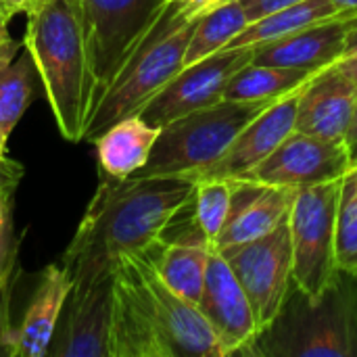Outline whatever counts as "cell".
I'll return each instance as SVG.
<instances>
[{
    "label": "cell",
    "instance_id": "18",
    "mask_svg": "<svg viewBox=\"0 0 357 357\" xmlns=\"http://www.w3.org/2000/svg\"><path fill=\"white\" fill-rule=\"evenodd\" d=\"M71 287V274L63 264H50L42 270L31 293V299L23 312V318L19 326L13 331L8 357L48 356Z\"/></svg>",
    "mask_w": 357,
    "mask_h": 357
},
{
    "label": "cell",
    "instance_id": "8",
    "mask_svg": "<svg viewBox=\"0 0 357 357\" xmlns=\"http://www.w3.org/2000/svg\"><path fill=\"white\" fill-rule=\"evenodd\" d=\"M215 249L245 289L261 333L274 322L295 289L289 220L261 238Z\"/></svg>",
    "mask_w": 357,
    "mask_h": 357
},
{
    "label": "cell",
    "instance_id": "38",
    "mask_svg": "<svg viewBox=\"0 0 357 357\" xmlns=\"http://www.w3.org/2000/svg\"><path fill=\"white\" fill-rule=\"evenodd\" d=\"M10 17H13V13L6 8L4 0H0V25H2V23H8V21H10Z\"/></svg>",
    "mask_w": 357,
    "mask_h": 357
},
{
    "label": "cell",
    "instance_id": "23",
    "mask_svg": "<svg viewBox=\"0 0 357 357\" xmlns=\"http://www.w3.org/2000/svg\"><path fill=\"white\" fill-rule=\"evenodd\" d=\"M339 13L331 0H301L297 4L278 8L257 21H251L232 42L228 48H238V46H259L266 42H274L287 36H293L314 23L333 19Z\"/></svg>",
    "mask_w": 357,
    "mask_h": 357
},
{
    "label": "cell",
    "instance_id": "28",
    "mask_svg": "<svg viewBox=\"0 0 357 357\" xmlns=\"http://www.w3.org/2000/svg\"><path fill=\"white\" fill-rule=\"evenodd\" d=\"M13 195L15 190L0 188V284L13 280L19 253V238L13 224Z\"/></svg>",
    "mask_w": 357,
    "mask_h": 357
},
{
    "label": "cell",
    "instance_id": "27",
    "mask_svg": "<svg viewBox=\"0 0 357 357\" xmlns=\"http://www.w3.org/2000/svg\"><path fill=\"white\" fill-rule=\"evenodd\" d=\"M337 264L339 270L357 274V167L341 182L337 207Z\"/></svg>",
    "mask_w": 357,
    "mask_h": 357
},
{
    "label": "cell",
    "instance_id": "31",
    "mask_svg": "<svg viewBox=\"0 0 357 357\" xmlns=\"http://www.w3.org/2000/svg\"><path fill=\"white\" fill-rule=\"evenodd\" d=\"M182 15L190 17V19H201L203 15H207L209 10L226 4L228 0H172Z\"/></svg>",
    "mask_w": 357,
    "mask_h": 357
},
{
    "label": "cell",
    "instance_id": "5",
    "mask_svg": "<svg viewBox=\"0 0 357 357\" xmlns=\"http://www.w3.org/2000/svg\"><path fill=\"white\" fill-rule=\"evenodd\" d=\"M276 102V100H274ZM274 102L220 100L163 126L149 163L136 176L197 182L230 149L236 136Z\"/></svg>",
    "mask_w": 357,
    "mask_h": 357
},
{
    "label": "cell",
    "instance_id": "6",
    "mask_svg": "<svg viewBox=\"0 0 357 357\" xmlns=\"http://www.w3.org/2000/svg\"><path fill=\"white\" fill-rule=\"evenodd\" d=\"M88 50L90 115L167 0H77ZM90 119V117H88Z\"/></svg>",
    "mask_w": 357,
    "mask_h": 357
},
{
    "label": "cell",
    "instance_id": "25",
    "mask_svg": "<svg viewBox=\"0 0 357 357\" xmlns=\"http://www.w3.org/2000/svg\"><path fill=\"white\" fill-rule=\"evenodd\" d=\"M38 84L40 75L27 50L17 54L8 67L0 69V130L6 138H10L29 102L36 98Z\"/></svg>",
    "mask_w": 357,
    "mask_h": 357
},
{
    "label": "cell",
    "instance_id": "11",
    "mask_svg": "<svg viewBox=\"0 0 357 357\" xmlns=\"http://www.w3.org/2000/svg\"><path fill=\"white\" fill-rule=\"evenodd\" d=\"M349 169L351 157L347 142L324 140L295 130L259 167L243 180L301 190L341 180Z\"/></svg>",
    "mask_w": 357,
    "mask_h": 357
},
{
    "label": "cell",
    "instance_id": "22",
    "mask_svg": "<svg viewBox=\"0 0 357 357\" xmlns=\"http://www.w3.org/2000/svg\"><path fill=\"white\" fill-rule=\"evenodd\" d=\"M316 73L318 71L299 67L264 65L251 61L230 77L224 98L243 102H274L301 90Z\"/></svg>",
    "mask_w": 357,
    "mask_h": 357
},
{
    "label": "cell",
    "instance_id": "14",
    "mask_svg": "<svg viewBox=\"0 0 357 357\" xmlns=\"http://www.w3.org/2000/svg\"><path fill=\"white\" fill-rule=\"evenodd\" d=\"M161 333L174 357H224L218 337L201 307L176 293L157 272L149 251L134 253Z\"/></svg>",
    "mask_w": 357,
    "mask_h": 357
},
{
    "label": "cell",
    "instance_id": "36",
    "mask_svg": "<svg viewBox=\"0 0 357 357\" xmlns=\"http://www.w3.org/2000/svg\"><path fill=\"white\" fill-rule=\"evenodd\" d=\"M339 13H357V0H331Z\"/></svg>",
    "mask_w": 357,
    "mask_h": 357
},
{
    "label": "cell",
    "instance_id": "33",
    "mask_svg": "<svg viewBox=\"0 0 357 357\" xmlns=\"http://www.w3.org/2000/svg\"><path fill=\"white\" fill-rule=\"evenodd\" d=\"M23 178V165L8 159L6 163L0 165V188H10L15 190L19 180Z\"/></svg>",
    "mask_w": 357,
    "mask_h": 357
},
{
    "label": "cell",
    "instance_id": "4",
    "mask_svg": "<svg viewBox=\"0 0 357 357\" xmlns=\"http://www.w3.org/2000/svg\"><path fill=\"white\" fill-rule=\"evenodd\" d=\"M199 19H190L167 0L134 54L94 107L84 142H94L107 128L130 115H140L149 100L184 67L186 50Z\"/></svg>",
    "mask_w": 357,
    "mask_h": 357
},
{
    "label": "cell",
    "instance_id": "19",
    "mask_svg": "<svg viewBox=\"0 0 357 357\" xmlns=\"http://www.w3.org/2000/svg\"><path fill=\"white\" fill-rule=\"evenodd\" d=\"M295 192L280 186L234 180L230 218L215 247L249 243L276 230L289 220Z\"/></svg>",
    "mask_w": 357,
    "mask_h": 357
},
{
    "label": "cell",
    "instance_id": "17",
    "mask_svg": "<svg viewBox=\"0 0 357 357\" xmlns=\"http://www.w3.org/2000/svg\"><path fill=\"white\" fill-rule=\"evenodd\" d=\"M357 25V13L337 15L293 36L255 46L253 61L264 65L322 71L343 59L347 38Z\"/></svg>",
    "mask_w": 357,
    "mask_h": 357
},
{
    "label": "cell",
    "instance_id": "13",
    "mask_svg": "<svg viewBox=\"0 0 357 357\" xmlns=\"http://www.w3.org/2000/svg\"><path fill=\"white\" fill-rule=\"evenodd\" d=\"M199 307L218 337L222 356H249L259 335V324L245 289L215 247L209 255Z\"/></svg>",
    "mask_w": 357,
    "mask_h": 357
},
{
    "label": "cell",
    "instance_id": "24",
    "mask_svg": "<svg viewBox=\"0 0 357 357\" xmlns=\"http://www.w3.org/2000/svg\"><path fill=\"white\" fill-rule=\"evenodd\" d=\"M249 25V17L241 0H228L226 4L203 15L192 31L184 65L197 63L209 54H215L230 46V42Z\"/></svg>",
    "mask_w": 357,
    "mask_h": 357
},
{
    "label": "cell",
    "instance_id": "20",
    "mask_svg": "<svg viewBox=\"0 0 357 357\" xmlns=\"http://www.w3.org/2000/svg\"><path fill=\"white\" fill-rule=\"evenodd\" d=\"M211 249L213 247L207 243L201 228L197 226V220L192 218L190 226L174 234V238L163 236L155 247L149 249V255L159 276L176 293L199 305Z\"/></svg>",
    "mask_w": 357,
    "mask_h": 357
},
{
    "label": "cell",
    "instance_id": "12",
    "mask_svg": "<svg viewBox=\"0 0 357 357\" xmlns=\"http://www.w3.org/2000/svg\"><path fill=\"white\" fill-rule=\"evenodd\" d=\"M111 310L113 272L90 282L73 284L48 356L111 357Z\"/></svg>",
    "mask_w": 357,
    "mask_h": 357
},
{
    "label": "cell",
    "instance_id": "10",
    "mask_svg": "<svg viewBox=\"0 0 357 357\" xmlns=\"http://www.w3.org/2000/svg\"><path fill=\"white\" fill-rule=\"evenodd\" d=\"M109 351L111 357H174L134 255H123L113 266Z\"/></svg>",
    "mask_w": 357,
    "mask_h": 357
},
{
    "label": "cell",
    "instance_id": "30",
    "mask_svg": "<svg viewBox=\"0 0 357 357\" xmlns=\"http://www.w3.org/2000/svg\"><path fill=\"white\" fill-rule=\"evenodd\" d=\"M301 0H241L247 17H249V23L251 21H257L278 8H284V6H291V4H297Z\"/></svg>",
    "mask_w": 357,
    "mask_h": 357
},
{
    "label": "cell",
    "instance_id": "2",
    "mask_svg": "<svg viewBox=\"0 0 357 357\" xmlns=\"http://www.w3.org/2000/svg\"><path fill=\"white\" fill-rule=\"evenodd\" d=\"M23 48L29 52L59 134L82 142L90 117L88 50L77 0H44L27 13Z\"/></svg>",
    "mask_w": 357,
    "mask_h": 357
},
{
    "label": "cell",
    "instance_id": "26",
    "mask_svg": "<svg viewBox=\"0 0 357 357\" xmlns=\"http://www.w3.org/2000/svg\"><path fill=\"white\" fill-rule=\"evenodd\" d=\"M232 209V182L220 178H201L195 182L192 211L197 226L211 247L218 245Z\"/></svg>",
    "mask_w": 357,
    "mask_h": 357
},
{
    "label": "cell",
    "instance_id": "1",
    "mask_svg": "<svg viewBox=\"0 0 357 357\" xmlns=\"http://www.w3.org/2000/svg\"><path fill=\"white\" fill-rule=\"evenodd\" d=\"M192 195L195 182L186 178L115 180L100 174L96 192L61 261L73 284L111 274L119 257L155 247Z\"/></svg>",
    "mask_w": 357,
    "mask_h": 357
},
{
    "label": "cell",
    "instance_id": "15",
    "mask_svg": "<svg viewBox=\"0 0 357 357\" xmlns=\"http://www.w3.org/2000/svg\"><path fill=\"white\" fill-rule=\"evenodd\" d=\"M357 109V82L339 63L318 71L299 92L295 130L347 142Z\"/></svg>",
    "mask_w": 357,
    "mask_h": 357
},
{
    "label": "cell",
    "instance_id": "16",
    "mask_svg": "<svg viewBox=\"0 0 357 357\" xmlns=\"http://www.w3.org/2000/svg\"><path fill=\"white\" fill-rule=\"evenodd\" d=\"M299 92L301 90L276 100L266 111H261L249 126L243 128L230 149L201 178L234 182L247 178L255 167H259L295 132Z\"/></svg>",
    "mask_w": 357,
    "mask_h": 357
},
{
    "label": "cell",
    "instance_id": "7",
    "mask_svg": "<svg viewBox=\"0 0 357 357\" xmlns=\"http://www.w3.org/2000/svg\"><path fill=\"white\" fill-rule=\"evenodd\" d=\"M341 180L307 186L295 192L289 226L293 245L295 287L318 299L339 276L337 207Z\"/></svg>",
    "mask_w": 357,
    "mask_h": 357
},
{
    "label": "cell",
    "instance_id": "34",
    "mask_svg": "<svg viewBox=\"0 0 357 357\" xmlns=\"http://www.w3.org/2000/svg\"><path fill=\"white\" fill-rule=\"evenodd\" d=\"M44 0H4V4H6V8L13 13V15H17V13H31V10H36L40 4H42Z\"/></svg>",
    "mask_w": 357,
    "mask_h": 357
},
{
    "label": "cell",
    "instance_id": "29",
    "mask_svg": "<svg viewBox=\"0 0 357 357\" xmlns=\"http://www.w3.org/2000/svg\"><path fill=\"white\" fill-rule=\"evenodd\" d=\"M10 287L13 280L0 284V356H10V341L15 331L10 324Z\"/></svg>",
    "mask_w": 357,
    "mask_h": 357
},
{
    "label": "cell",
    "instance_id": "41",
    "mask_svg": "<svg viewBox=\"0 0 357 357\" xmlns=\"http://www.w3.org/2000/svg\"><path fill=\"white\" fill-rule=\"evenodd\" d=\"M6 161H8V157H6V159H0V165H2V163H6Z\"/></svg>",
    "mask_w": 357,
    "mask_h": 357
},
{
    "label": "cell",
    "instance_id": "40",
    "mask_svg": "<svg viewBox=\"0 0 357 357\" xmlns=\"http://www.w3.org/2000/svg\"><path fill=\"white\" fill-rule=\"evenodd\" d=\"M349 157H351V167H357V142L349 149Z\"/></svg>",
    "mask_w": 357,
    "mask_h": 357
},
{
    "label": "cell",
    "instance_id": "3",
    "mask_svg": "<svg viewBox=\"0 0 357 357\" xmlns=\"http://www.w3.org/2000/svg\"><path fill=\"white\" fill-rule=\"evenodd\" d=\"M247 357H357V274L341 270L318 299L295 287Z\"/></svg>",
    "mask_w": 357,
    "mask_h": 357
},
{
    "label": "cell",
    "instance_id": "32",
    "mask_svg": "<svg viewBox=\"0 0 357 357\" xmlns=\"http://www.w3.org/2000/svg\"><path fill=\"white\" fill-rule=\"evenodd\" d=\"M21 46H23V42H17V40L8 33L6 23H2V25H0V69L8 67V65L17 59Z\"/></svg>",
    "mask_w": 357,
    "mask_h": 357
},
{
    "label": "cell",
    "instance_id": "21",
    "mask_svg": "<svg viewBox=\"0 0 357 357\" xmlns=\"http://www.w3.org/2000/svg\"><path fill=\"white\" fill-rule=\"evenodd\" d=\"M159 132V126L149 123L140 115H130L107 128L94 140L100 174L115 180L136 176L149 163Z\"/></svg>",
    "mask_w": 357,
    "mask_h": 357
},
{
    "label": "cell",
    "instance_id": "37",
    "mask_svg": "<svg viewBox=\"0 0 357 357\" xmlns=\"http://www.w3.org/2000/svg\"><path fill=\"white\" fill-rule=\"evenodd\" d=\"M357 142V109H356V117H354V123L349 128V134H347V146L351 149Z\"/></svg>",
    "mask_w": 357,
    "mask_h": 357
},
{
    "label": "cell",
    "instance_id": "35",
    "mask_svg": "<svg viewBox=\"0 0 357 357\" xmlns=\"http://www.w3.org/2000/svg\"><path fill=\"white\" fill-rule=\"evenodd\" d=\"M357 56V25L351 29L349 38H347V46H345V52H343V59H354ZM341 59V61H343Z\"/></svg>",
    "mask_w": 357,
    "mask_h": 357
},
{
    "label": "cell",
    "instance_id": "9",
    "mask_svg": "<svg viewBox=\"0 0 357 357\" xmlns=\"http://www.w3.org/2000/svg\"><path fill=\"white\" fill-rule=\"evenodd\" d=\"M255 46L224 48L197 63L184 65L140 111V117L153 126H167L192 111L224 100L230 77L253 61Z\"/></svg>",
    "mask_w": 357,
    "mask_h": 357
},
{
    "label": "cell",
    "instance_id": "39",
    "mask_svg": "<svg viewBox=\"0 0 357 357\" xmlns=\"http://www.w3.org/2000/svg\"><path fill=\"white\" fill-rule=\"evenodd\" d=\"M6 142H8V138L0 130V159H6Z\"/></svg>",
    "mask_w": 357,
    "mask_h": 357
}]
</instances>
